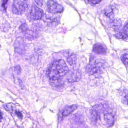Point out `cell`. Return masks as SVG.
Segmentation results:
<instances>
[{
	"label": "cell",
	"instance_id": "cell-26",
	"mask_svg": "<svg viewBox=\"0 0 128 128\" xmlns=\"http://www.w3.org/2000/svg\"><path fill=\"white\" fill-rule=\"evenodd\" d=\"M2 114L1 112L0 111V122L1 121L2 119Z\"/></svg>",
	"mask_w": 128,
	"mask_h": 128
},
{
	"label": "cell",
	"instance_id": "cell-11",
	"mask_svg": "<svg viewBox=\"0 0 128 128\" xmlns=\"http://www.w3.org/2000/svg\"><path fill=\"white\" fill-rule=\"evenodd\" d=\"M23 33L26 38L29 40H34L38 36V34L36 32L28 30V28Z\"/></svg>",
	"mask_w": 128,
	"mask_h": 128
},
{
	"label": "cell",
	"instance_id": "cell-22",
	"mask_svg": "<svg viewBox=\"0 0 128 128\" xmlns=\"http://www.w3.org/2000/svg\"><path fill=\"white\" fill-rule=\"evenodd\" d=\"M35 2L38 6H42L43 4V0H35Z\"/></svg>",
	"mask_w": 128,
	"mask_h": 128
},
{
	"label": "cell",
	"instance_id": "cell-7",
	"mask_svg": "<svg viewBox=\"0 0 128 128\" xmlns=\"http://www.w3.org/2000/svg\"><path fill=\"white\" fill-rule=\"evenodd\" d=\"M15 51L20 54H23L25 50V46L24 40L21 38H18L14 42Z\"/></svg>",
	"mask_w": 128,
	"mask_h": 128
},
{
	"label": "cell",
	"instance_id": "cell-16",
	"mask_svg": "<svg viewBox=\"0 0 128 128\" xmlns=\"http://www.w3.org/2000/svg\"><path fill=\"white\" fill-rule=\"evenodd\" d=\"M90 113H91V117L92 121L94 122H96L97 120L98 116L97 112L94 108H92L91 110Z\"/></svg>",
	"mask_w": 128,
	"mask_h": 128
},
{
	"label": "cell",
	"instance_id": "cell-2",
	"mask_svg": "<svg viewBox=\"0 0 128 128\" xmlns=\"http://www.w3.org/2000/svg\"><path fill=\"white\" fill-rule=\"evenodd\" d=\"M29 2L28 0H14L12 5V11L17 15H20L28 10Z\"/></svg>",
	"mask_w": 128,
	"mask_h": 128
},
{
	"label": "cell",
	"instance_id": "cell-13",
	"mask_svg": "<svg viewBox=\"0 0 128 128\" xmlns=\"http://www.w3.org/2000/svg\"><path fill=\"white\" fill-rule=\"evenodd\" d=\"M49 81L50 85L53 87H60L64 84V82L62 80V79L58 80H50Z\"/></svg>",
	"mask_w": 128,
	"mask_h": 128
},
{
	"label": "cell",
	"instance_id": "cell-10",
	"mask_svg": "<svg viewBox=\"0 0 128 128\" xmlns=\"http://www.w3.org/2000/svg\"><path fill=\"white\" fill-rule=\"evenodd\" d=\"M122 25L121 21L119 19H114L112 20L110 23V26L114 30H118Z\"/></svg>",
	"mask_w": 128,
	"mask_h": 128
},
{
	"label": "cell",
	"instance_id": "cell-6",
	"mask_svg": "<svg viewBox=\"0 0 128 128\" xmlns=\"http://www.w3.org/2000/svg\"><path fill=\"white\" fill-rule=\"evenodd\" d=\"M67 79L70 82H78L82 76L81 72L79 70H72L67 73Z\"/></svg>",
	"mask_w": 128,
	"mask_h": 128
},
{
	"label": "cell",
	"instance_id": "cell-24",
	"mask_svg": "<svg viewBox=\"0 0 128 128\" xmlns=\"http://www.w3.org/2000/svg\"><path fill=\"white\" fill-rule=\"evenodd\" d=\"M16 114L17 116L18 117L20 118L21 119L22 118L23 115L22 114V113L20 111H17V110H16Z\"/></svg>",
	"mask_w": 128,
	"mask_h": 128
},
{
	"label": "cell",
	"instance_id": "cell-20",
	"mask_svg": "<svg viewBox=\"0 0 128 128\" xmlns=\"http://www.w3.org/2000/svg\"><path fill=\"white\" fill-rule=\"evenodd\" d=\"M102 0H88V1L90 4H99Z\"/></svg>",
	"mask_w": 128,
	"mask_h": 128
},
{
	"label": "cell",
	"instance_id": "cell-17",
	"mask_svg": "<svg viewBox=\"0 0 128 128\" xmlns=\"http://www.w3.org/2000/svg\"><path fill=\"white\" fill-rule=\"evenodd\" d=\"M115 36L116 38H118V39L125 40L127 38L128 34L123 31V32H120L116 34L115 35Z\"/></svg>",
	"mask_w": 128,
	"mask_h": 128
},
{
	"label": "cell",
	"instance_id": "cell-18",
	"mask_svg": "<svg viewBox=\"0 0 128 128\" xmlns=\"http://www.w3.org/2000/svg\"><path fill=\"white\" fill-rule=\"evenodd\" d=\"M128 58L127 54H125L124 55L122 56V57L121 59L122 62L126 66L127 65Z\"/></svg>",
	"mask_w": 128,
	"mask_h": 128
},
{
	"label": "cell",
	"instance_id": "cell-19",
	"mask_svg": "<svg viewBox=\"0 0 128 128\" xmlns=\"http://www.w3.org/2000/svg\"><path fill=\"white\" fill-rule=\"evenodd\" d=\"M14 71L17 74H19L21 72V68L19 66H17L14 68Z\"/></svg>",
	"mask_w": 128,
	"mask_h": 128
},
{
	"label": "cell",
	"instance_id": "cell-21",
	"mask_svg": "<svg viewBox=\"0 0 128 128\" xmlns=\"http://www.w3.org/2000/svg\"><path fill=\"white\" fill-rule=\"evenodd\" d=\"M128 95L127 94L124 97L122 98V102L125 104H127Z\"/></svg>",
	"mask_w": 128,
	"mask_h": 128
},
{
	"label": "cell",
	"instance_id": "cell-15",
	"mask_svg": "<svg viewBox=\"0 0 128 128\" xmlns=\"http://www.w3.org/2000/svg\"><path fill=\"white\" fill-rule=\"evenodd\" d=\"M5 109L10 112H13L14 111H16V106L15 104L12 103H8L6 104L4 106Z\"/></svg>",
	"mask_w": 128,
	"mask_h": 128
},
{
	"label": "cell",
	"instance_id": "cell-14",
	"mask_svg": "<svg viewBox=\"0 0 128 128\" xmlns=\"http://www.w3.org/2000/svg\"><path fill=\"white\" fill-rule=\"evenodd\" d=\"M67 60L69 64L70 65H73L75 64L76 62V56L74 54H71L68 56Z\"/></svg>",
	"mask_w": 128,
	"mask_h": 128
},
{
	"label": "cell",
	"instance_id": "cell-4",
	"mask_svg": "<svg viewBox=\"0 0 128 128\" xmlns=\"http://www.w3.org/2000/svg\"><path fill=\"white\" fill-rule=\"evenodd\" d=\"M43 11L34 4H33L28 14V18L31 21L40 20L43 16Z\"/></svg>",
	"mask_w": 128,
	"mask_h": 128
},
{
	"label": "cell",
	"instance_id": "cell-23",
	"mask_svg": "<svg viewBox=\"0 0 128 128\" xmlns=\"http://www.w3.org/2000/svg\"><path fill=\"white\" fill-rule=\"evenodd\" d=\"M123 31L128 34V23L127 22L126 24L124 26L123 28Z\"/></svg>",
	"mask_w": 128,
	"mask_h": 128
},
{
	"label": "cell",
	"instance_id": "cell-8",
	"mask_svg": "<svg viewBox=\"0 0 128 128\" xmlns=\"http://www.w3.org/2000/svg\"><path fill=\"white\" fill-rule=\"evenodd\" d=\"M93 51L97 54L103 55L106 52L107 49L106 47L103 44L97 43L94 45Z\"/></svg>",
	"mask_w": 128,
	"mask_h": 128
},
{
	"label": "cell",
	"instance_id": "cell-12",
	"mask_svg": "<svg viewBox=\"0 0 128 128\" xmlns=\"http://www.w3.org/2000/svg\"><path fill=\"white\" fill-rule=\"evenodd\" d=\"M115 10L114 7L112 6L107 7L104 10V13L106 16L109 18H113L115 16Z\"/></svg>",
	"mask_w": 128,
	"mask_h": 128
},
{
	"label": "cell",
	"instance_id": "cell-1",
	"mask_svg": "<svg viewBox=\"0 0 128 128\" xmlns=\"http://www.w3.org/2000/svg\"><path fill=\"white\" fill-rule=\"evenodd\" d=\"M68 71L69 68L64 61L57 60L50 65L47 72V75L49 80H58L62 79Z\"/></svg>",
	"mask_w": 128,
	"mask_h": 128
},
{
	"label": "cell",
	"instance_id": "cell-5",
	"mask_svg": "<svg viewBox=\"0 0 128 128\" xmlns=\"http://www.w3.org/2000/svg\"><path fill=\"white\" fill-rule=\"evenodd\" d=\"M47 7L49 12L52 14L61 12L64 9L62 6L53 0H48Z\"/></svg>",
	"mask_w": 128,
	"mask_h": 128
},
{
	"label": "cell",
	"instance_id": "cell-9",
	"mask_svg": "<svg viewBox=\"0 0 128 128\" xmlns=\"http://www.w3.org/2000/svg\"><path fill=\"white\" fill-rule=\"evenodd\" d=\"M77 108L78 106L77 105L75 104L66 107L62 110V116H66L70 115V114L77 110Z\"/></svg>",
	"mask_w": 128,
	"mask_h": 128
},
{
	"label": "cell",
	"instance_id": "cell-3",
	"mask_svg": "<svg viewBox=\"0 0 128 128\" xmlns=\"http://www.w3.org/2000/svg\"><path fill=\"white\" fill-rule=\"evenodd\" d=\"M104 65V61L101 59L91 62L87 66V72L91 75L97 74L101 71Z\"/></svg>",
	"mask_w": 128,
	"mask_h": 128
},
{
	"label": "cell",
	"instance_id": "cell-25",
	"mask_svg": "<svg viewBox=\"0 0 128 128\" xmlns=\"http://www.w3.org/2000/svg\"><path fill=\"white\" fill-rule=\"evenodd\" d=\"M8 0H3L2 2V6H5V4H6L7 3Z\"/></svg>",
	"mask_w": 128,
	"mask_h": 128
}]
</instances>
